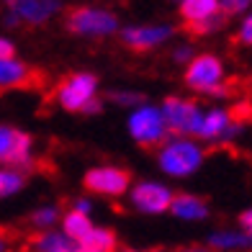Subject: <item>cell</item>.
<instances>
[{
  "mask_svg": "<svg viewBox=\"0 0 252 252\" xmlns=\"http://www.w3.org/2000/svg\"><path fill=\"white\" fill-rule=\"evenodd\" d=\"M206 159V150L196 136L173 134L157 147V165L167 178H190Z\"/></svg>",
  "mask_w": 252,
  "mask_h": 252,
  "instance_id": "6da1fadb",
  "label": "cell"
},
{
  "mask_svg": "<svg viewBox=\"0 0 252 252\" xmlns=\"http://www.w3.org/2000/svg\"><path fill=\"white\" fill-rule=\"evenodd\" d=\"M98 88V77L93 72H72L60 83L54 100L62 111L70 113H95L100 111Z\"/></svg>",
  "mask_w": 252,
  "mask_h": 252,
  "instance_id": "7a4b0ae2",
  "label": "cell"
},
{
  "mask_svg": "<svg viewBox=\"0 0 252 252\" xmlns=\"http://www.w3.org/2000/svg\"><path fill=\"white\" fill-rule=\"evenodd\" d=\"M126 131L144 150H155V147H159L170 136L162 108L155 106V103H147V100L139 103L136 108H131L129 119H126Z\"/></svg>",
  "mask_w": 252,
  "mask_h": 252,
  "instance_id": "3957f363",
  "label": "cell"
},
{
  "mask_svg": "<svg viewBox=\"0 0 252 252\" xmlns=\"http://www.w3.org/2000/svg\"><path fill=\"white\" fill-rule=\"evenodd\" d=\"M119 16L108 8L100 5H80L75 10H70L67 16V29H70L75 36L83 39H106L113 36L119 31Z\"/></svg>",
  "mask_w": 252,
  "mask_h": 252,
  "instance_id": "277c9868",
  "label": "cell"
},
{
  "mask_svg": "<svg viewBox=\"0 0 252 252\" xmlns=\"http://www.w3.org/2000/svg\"><path fill=\"white\" fill-rule=\"evenodd\" d=\"M186 85L196 93L224 95V62L216 54H193L186 64Z\"/></svg>",
  "mask_w": 252,
  "mask_h": 252,
  "instance_id": "5b68a950",
  "label": "cell"
},
{
  "mask_svg": "<svg viewBox=\"0 0 252 252\" xmlns=\"http://www.w3.org/2000/svg\"><path fill=\"white\" fill-rule=\"evenodd\" d=\"M162 116L167 121L170 134H183V136H196L201 119H203V108L196 100L180 98V95H170L159 103Z\"/></svg>",
  "mask_w": 252,
  "mask_h": 252,
  "instance_id": "8992f818",
  "label": "cell"
},
{
  "mask_svg": "<svg viewBox=\"0 0 252 252\" xmlns=\"http://www.w3.org/2000/svg\"><path fill=\"white\" fill-rule=\"evenodd\" d=\"M129 201L131 206L139 214L147 216H159V214H167L170 211V203H173V188L165 186L159 180H139V183H131L129 188Z\"/></svg>",
  "mask_w": 252,
  "mask_h": 252,
  "instance_id": "52a82bcc",
  "label": "cell"
},
{
  "mask_svg": "<svg viewBox=\"0 0 252 252\" xmlns=\"http://www.w3.org/2000/svg\"><path fill=\"white\" fill-rule=\"evenodd\" d=\"M83 186H85V190L98 193V196L119 198V196L129 193L131 175H129V170H124L119 165H95L83 175Z\"/></svg>",
  "mask_w": 252,
  "mask_h": 252,
  "instance_id": "ba28073f",
  "label": "cell"
},
{
  "mask_svg": "<svg viewBox=\"0 0 252 252\" xmlns=\"http://www.w3.org/2000/svg\"><path fill=\"white\" fill-rule=\"evenodd\" d=\"M33 157V136L10 124H0V165L29 167Z\"/></svg>",
  "mask_w": 252,
  "mask_h": 252,
  "instance_id": "9c48e42d",
  "label": "cell"
},
{
  "mask_svg": "<svg viewBox=\"0 0 252 252\" xmlns=\"http://www.w3.org/2000/svg\"><path fill=\"white\" fill-rule=\"evenodd\" d=\"M175 29L170 24H134L121 29V41L134 52H152L173 39Z\"/></svg>",
  "mask_w": 252,
  "mask_h": 252,
  "instance_id": "30bf717a",
  "label": "cell"
},
{
  "mask_svg": "<svg viewBox=\"0 0 252 252\" xmlns=\"http://www.w3.org/2000/svg\"><path fill=\"white\" fill-rule=\"evenodd\" d=\"M237 134H239V121L232 116V111L209 108V111H203L196 139H201V142H229V139H234Z\"/></svg>",
  "mask_w": 252,
  "mask_h": 252,
  "instance_id": "8fae6325",
  "label": "cell"
},
{
  "mask_svg": "<svg viewBox=\"0 0 252 252\" xmlns=\"http://www.w3.org/2000/svg\"><path fill=\"white\" fill-rule=\"evenodd\" d=\"M5 10H10L21 24L41 26L62 10V0H3Z\"/></svg>",
  "mask_w": 252,
  "mask_h": 252,
  "instance_id": "7c38bea8",
  "label": "cell"
},
{
  "mask_svg": "<svg viewBox=\"0 0 252 252\" xmlns=\"http://www.w3.org/2000/svg\"><path fill=\"white\" fill-rule=\"evenodd\" d=\"M33 252H98V250H90L83 242H75L72 237H67L62 229L54 232V229H47V232H39V237L33 239L31 245Z\"/></svg>",
  "mask_w": 252,
  "mask_h": 252,
  "instance_id": "4fadbf2b",
  "label": "cell"
},
{
  "mask_svg": "<svg viewBox=\"0 0 252 252\" xmlns=\"http://www.w3.org/2000/svg\"><path fill=\"white\" fill-rule=\"evenodd\" d=\"M167 214H173L180 221H203L209 219L211 211H209V203L198 196H193V193H175Z\"/></svg>",
  "mask_w": 252,
  "mask_h": 252,
  "instance_id": "5bb4252c",
  "label": "cell"
},
{
  "mask_svg": "<svg viewBox=\"0 0 252 252\" xmlns=\"http://www.w3.org/2000/svg\"><path fill=\"white\" fill-rule=\"evenodd\" d=\"M180 16L188 26L221 16V0H180Z\"/></svg>",
  "mask_w": 252,
  "mask_h": 252,
  "instance_id": "9a60e30c",
  "label": "cell"
},
{
  "mask_svg": "<svg viewBox=\"0 0 252 252\" xmlns=\"http://www.w3.org/2000/svg\"><path fill=\"white\" fill-rule=\"evenodd\" d=\"M29 83H31V70H29L26 62H21L18 57L0 60V90L26 88Z\"/></svg>",
  "mask_w": 252,
  "mask_h": 252,
  "instance_id": "2e32d148",
  "label": "cell"
},
{
  "mask_svg": "<svg viewBox=\"0 0 252 252\" xmlns=\"http://www.w3.org/2000/svg\"><path fill=\"white\" fill-rule=\"evenodd\" d=\"M209 245L219 252H234V250H247L252 247V239L242 229H219L209 237Z\"/></svg>",
  "mask_w": 252,
  "mask_h": 252,
  "instance_id": "e0dca14e",
  "label": "cell"
},
{
  "mask_svg": "<svg viewBox=\"0 0 252 252\" xmlns=\"http://www.w3.org/2000/svg\"><path fill=\"white\" fill-rule=\"evenodd\" d=\"M95 224L90 221V214H80V211H67L62 216V232L67 237H72L75 242H83V239L90 234V229H93Z\"/></svg>",
  "mask_w": 252,
  "mask_h": 252,
  "instance_id": "ac0fdd59",
  "label": "cell"
},
{
  "mask_svg": "<svg viewBox=\"0 0 252 252\" xmlns=\"http://www.w3.org/2000/svg\"><path fill=\"white\" fill-rule=\"evenodd\" d=\"M24 186H26V175L21 173V167H10V165L0 167V201L21 193Z\"/></svg>",
  "mask_w": 252,
  "mask_h": 252,
  "instance_id": "d6986e66",
  "label": "cell"
},
{
  "mask_svg": "<svg viewBox=\"0 0 252 252\" xmlns=\"http://www.w3.org/2000/svg\"><path fill=\"white\" fill-rule=\"evenodd\" d=\"M83 245L90 247V250H98V252H113L119 247L116 234H113V229H108V226H93L90 234L83 239Z\"/></svg>",
  "mask_w": 252,
  "mask_h": 252,
  "instance_id": "ffe728a7",
  "label": "cell"
},
{
  "mask_svg": "<svg viewBox=\"0 0 252 252\" xmlns=\"http://www.w3.org/2000/svg\"><path fill=\"white\" fill-rule=\"evenodd\" d=\"M60 224V206H39L36 211L31 214V226L36 229V232H47V229H54Z\"/></svg>",
  "mask_w": 252,
  "mask_h": 252,
  "instance_id": "44dd1931",
  "label": "cell"
},
{
  "mask_svg": "<svg viewBox=\"0 0 252 252\" xmlns=\"http://www.w3.org/2000/svg\"><path fill=\"white\" fill-rule=\"evenodd\" d=\"M111 100L119 108H136L139 103H144V95L136 90H116V93H111Z\"/></svg>",
  "mask_w": 252,
  "mask_h": 252,
  "instance_id": "7402d4cb",
  "label": "cell"
},
{
  "mask_svg": "<svg viewBox=\"0 0 252 252\" xmlns=\"http://www.w3.org/2000/svg\"><path fill=\"white\" fill-rule=\"evenodd\" d=\"M237 39L245 47H252V10H245V18H242L239 31H237Z\"/></svg>",
  "mask_w": 252,
  "mask_h": 252,
  "instance_id": "603a6c76",
  "label": "cell"
},
{
  "mask_svg": "<svg viewBox=\"0 0 252 252\" xmlns=\"http://www.w3.org/2000/svg\"><path fill=\"white\" fill-rule=\"evenodd\" d=\"M250 5H252V0H221V13L237 16V13H245Z\"/></svg>",
  "mask_w": 252,
  "mask_h": 252,
  "instance_id": "cb8c5ba5",
  "label": "cell"
},
{
  "mask_svg": "<svg viewBox=\"0 0 252 252\" xmlns=\"http://www.w3.org/2000/svg\"><path fill=\"white\" fill-rule=\"evenodd\" d=\"M8 57H16V44L13 39L0 36V60H8Z\"/></svg>",
  "mask_w": 252,
  "mask_h": 252,
  "instance_id": "d4e9b609",
  "label": "cell"
},
{
  "mask_svg": "<svg viewBox=\"0 0 252 252\" xmlns=\"http://www.w3.org/2000/svg\"><path fill=\"white\" fill-rule=\"evenodd\" d=\"M173 60L180 62V64H188V62L193 60V49H190V47H178V49L173 52Z\"/></svg>",
  "mask_w": 252,
  "mask_h": 252,
  "instance_id": "484cf974",
  "label": "cell"
},
{
  "mask_svg": "<svg viewBox=\"0 0 252 252\" xmlns=\"http://www.w3.org/2000/svg\"><path fill=\"white\" fill-rule=\"evenodd\" d=\"M239 229H242V232L252 239V209H247L242 216H239Z\"/></svg>",
  "mask_w": 252,
  "mask_h": 252,
  "instance_id": "4316f807",
  "label": "cell"
},
{
  "mask_svg": "<svg viewBox=\"0 0 252 252\" xmlns=\"http://www.w3.org/2000/svg\"><path fill=\"white\" fill-rule=\"evenodd\" d=\"M72 209L80 211V214H90V211H93V201H90V198H77L72 203Z\"/></svg>",
  "mask_w": 252,
  "mask_h": 252,
  "instance_id": "83f0119b",
  "label": "cell"
},
{
  "mask_svg": "<svg viewBox=\"0 0 252 252\" xmlns=\"http://www.w3.org/2000/svg\"><path fill=\"white\" fill-rule=\"evenodd\" d=\"M8 250V237H5V229H0V252Z\"/></svg>",
  "mask_w": 252,
  "mask_h": 252,
  "instance_id": "f1b7e54d",
  "label": "cell"
},
{
  "mask_svg": "<svg viewBox=\"0 0 252 252\" xmlns=\"http://www.w3.org/2000/svg\"><path fill=\"white\" fill-rule=\"evenodd\" d=\"M113 252H142V250H136V247H116Z\"/></svg>",
  "mask_w": 252,
  "mask_h": 252,
  "instance_id": "f546056e",
  "label": "cell"
},
{
  "mask_svg": "<svg viewBox=\"0 0 252 252\" xmlns=\"http://www.w3.org/2000/svg\"><path fill=\"white\" fill-rule=\"evenodd\" d=\"M183 252H206V250H198V247H190V250H183Z\"/></svg>",
  "mask_w": 252,
  "mask_h": 252,
  "instance_id": "4dcf8cb0",
  "label": "cell"
},
{
  "mask_svg": "<svg viewBox=\"0 0 252 252\" xmlns=\"http://www.w3.org/2000/svg\"><path fill=\"white\" fill-rule=\"evenodd\" d=\"M150 252H167V250H150Z\"/></svg>",
  "mask_w": 252,
  "mask_h": 252,
  "instance_id": "1f68e13d",
  "label": "cell"
}]
</instances>
